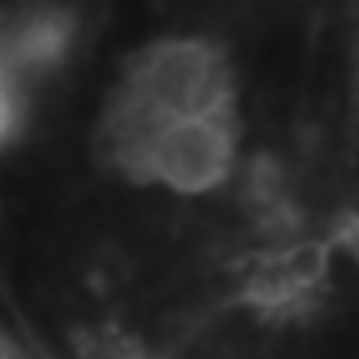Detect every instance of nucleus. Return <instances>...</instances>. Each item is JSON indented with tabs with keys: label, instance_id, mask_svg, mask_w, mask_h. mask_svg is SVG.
<instances>
[{
	"label": "nucleus",
	"instance_id": "f257e3e1",
	"mask_svg": "<svg viewBox=\"0 0 359 359\" xmlns=\"http://www.w3.org/2000/svg\"><path fill=\"white\" fill-rule=\"evenodd\" d=\"M0 48L164 52L359 76V0H0Z\"/></svg>",
	"mask_w": 359,
	"mask_h": 359
},
{
	"label": "nucleus",
	"instance_id": "f03ea898",
	"mask_svg": "<svg viewBox=\"0 0 359 359\" xmlns=\"http://www.w3.org/2000/svg\"><path fill=\"white\" fill-rule=\"evenodd\" d=\"M164 359H359V240L224 308Z\"/></svg>",
	"mask_w": 359,
	"mask_h": 359
}]
</instances>
